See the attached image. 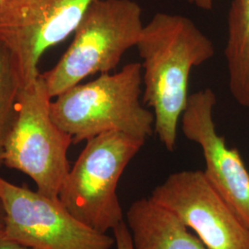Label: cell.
Masks as SVG:
<instances>
[{
  "instance_id": "6da1fadb",
  "label": "cell",
  "mask_w": 249,
  "mask_h": 249,
  "mask_svg": "<svg viewBox=\"0 0 249 249\" xmlns=\"http://www.w3.org/2000/svg\"><path fill=\"white\" fill-rule=\"evenodd\" d=\"M136 47L142 59L143 102L153 110L158 139L174 151L190 72L213 57V44L190 18L159 12L143 26Z\"/></svg>"
},
{
  "instance_id": "7a4b0ae2",
  "label": "cell",
  "mask_w": 249,
  "mask_h": 249,
  "mask_svg": "<svg viewBox=\"0 0 249 249\" xmlns=\"http://www.w3.org/2000/svg\"><path fill=\"white\" fill-rule=\"evenodd\" d=\"M142 84V64L129 63L64 91L51 102V116L73 144L110 131L147 140L154 132V115L141 103Z\"/></svg>"
},
{
  "instance_id": "3957f363",
  "label": "cell",
  "mask_w": 249,
  "mask_h": 249,
  "mask_svg": "<svg viewBox=\"0 0 249 249\" xmlns=\"http://www.w3.org/2000/svg\"><path fill=\"white\" fill-rule=\"evenodd\" d=\"M142 9L134 0H93L60 60L43 75L52 98L85 78L116 70L136 47L142 31Z\"/></svg>"
},
{
  "instance_id": "277c9868",
  "label": "cell",
  "mask_w": 249,
  "mask_h": 249,
  "mask_svg": "<svg viewBox=\"0 0 249 249\" xmlns=\"http://www.w3.org/2000/svg\"><path fill=\"white\" fill-rule=\"evenodd\" d=\"M146 140L110 131L86 142L64 181L58 199L81 223L107 233L124 221L116 194L124 169Z\"/></svg>"
},
{
  "instance_id": "5b68a950",
  "label": "cell",
  "mask_w": 249,
  "mask_h": 249,
  "mask_svg": "<svg viewBox=\"0 0 249 249\" xmlns=\"http://www.w3.org/2000/svg\"><path fill=\"white\" fill-rule=\"evenodd\" d=\"M52 99L41 73L22 86L2 160L3 165L32 178L39 193L58 199L71 170L68 151L73 142L51 116Z\"/></svg>"
},
{
  "instance_id": "8992f818",
  "label": "cell",
  "mask_w": 249,
  "mask_h": 249,
  "mask_svg": "<svg viewBox=\"0 0 249 249\" xmlns=\"http://www.w3.org/2000/svg\"><path fill=\"white\" fill-rule=\"evenodd\" d=\"M5 211L4 231L35 249H111L114 236L95 231L76 219L60 202L37 190L19 187L0 177Z\"/></svg>"
},
{
  "instance_id": "52a82bcc",
  "label": "cell",
  "mask_w": 249,
  "mask_h": 249,
  "mask_svg": "<svg viewBox=\"0 0 249 249\" xmlns=\"http://www.w3.org/2000/svg\"><path fill=\"white\" fill-rule=\"evenodd\" d=\"M93 0H5L0 5V39L18 62L23 86L38 78L45 51L75 30Z\"/></svg>"
},
{
  "instance_id": "ba28073f",
  "label": "cell",
  "mask_w": 249,
  "mask_h": 249,
  "mask_svg": "<svg viewBox=\"0 0 249 249\" xmlns=\"http://www.w3.org/2000/svg\"><path fill=\"white\" fill-rule=\"evenodd\" d=\"M151 198L175 214L210 249H249V228L215 190L203 171H181Z\"/></svg>"
},
{
  "instance_id": "9c48e42d",
  "label": "cell",
  "mask_w": 249,
  "mask_h": 249,
  "mask_svg": "<svg viewBox=\"0 0 249 249\" xmlns=\"http://www.w3.org/2000/svg\"><path fill=\"white\" fill-rule=\"evenodd\" d=\"M217 99L210 88L189 95L181 116L182 132L201 148L205 176L225 202L249 228V171L236 149L229 148L216 130Z\"/></svg>"
},
{
  "instance_id": "30bf717a",
  "label": "cell",
  "mask_w": 249,
  "mask_h": 249,
  "mask_svg": "<svg viewBox=\"0 0 249 249\" xmlns=\"http://www.w3.org/2000/svg\"><path fill=\"white\" fill-rule=\"evenodd\" d=\"M125 223L134 249H210L175 214L151 196L131 204Z\"/></svg>"
},
{
  "instance_id": "8fae6325",
  "label": "cell",
  "mask_w": 249,
  "mask_h": 249,
  "mask_svg": "<svg viewBox=\"0 0 249 249\" xmlns=\"http://www.w3.org/2000/svg\"><path fill=\"white\" fill-rule=\"evenodd\" d=\"M224 53L231 95L249 109V0L231 1Z\"/></svg>"
},
{
  "instance_id": "7c38bea8",
  "label": "cell",
  "mask_w": 249,
  "mask_h": 249,
  "mask_svg": "<svg viewBox=\"0 0 249 249\" xmlns=\"http://www.w3.org/2000/svg\"><path fill=\"white\" fill-rule=\"evenodd\" d=\"M22 79L18 62L7 45L0 39V167L3 149L13 122Z\"/></svg>"
},
{
  "instance_id": "4fadbf2b",
  "label": "cell",
  "mask_w": 249,
  "mask_h": 249,
  "mask_svg": "<svg viewBox=\"0 0 249 249\" xmlns=\"http://www.w3.org/2000/svg\"><path fill=\"white\" fill-rule=\"evenodd\" d=\"M116 249H134L129 229L125 222L120 223L113 230Z\"/></svg>"
},
{
  "instance_id": "5bb4252c",
  "label": "cell",
  "mask_w": 249,
  "mask_h": 249,
  "mask_svg": "<svg viewBox=\"0 0 249 249\" xmlns=\"http://www.w3.org/2000/svg\"><path fill=\"white\" fill-rule=\"evenodd\" d=\"M0 249H35L25 245L20 244L19 242L9 238L5 233L4 227H0Z\"/></svg>"
},
{
  "instance_id": "9a60e30c",
  "label": "cell",
  "mask_w": 249,
  "mask_h": 249,
  "mask_svg": "<svg viewBox=\"0 0 249 249\" xmlns=\"http://www.w3.org/2000/svg\"><path fill=\"white\" fill-rule=\"evenodd\" d=\"M189 4L195 5L198 9L210 11L213 9V0H186Z\"/></svg>"
},
{
  "instance_id": "2e32d148",
  "label": "cell",
  "mask_w": 249,
  "mask_h": 249,
  "mask_svg": "<svg viewBox=\"0 0 249 249\" xmlns=\"http://www.w3.org/2000/svg\"><path fill=\"white\" fill-rule=\"evenodd\" d=\"M4 223H5V211H4V206L0 196V227H4Z\"/></svg>"
},
{
  "instance_id": "e0dca14e",
  "label": "cell",
  "mask_w": 249,
  "mask_h": 249,
  "mask_svg": "<svg viewBox=\"0 0 249 249\" xmlns=\"http://www.w3.org/2000/svg\"><path fill=\"white\" fill-rule=\"evenodd\" d=\"M4 1H5V0H0V5H1V4H2Z\"/></svg>"
}]
</instances>
